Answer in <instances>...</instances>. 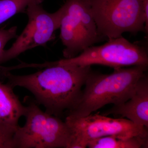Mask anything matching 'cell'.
<instances>
[{
	"instance_id": "obj_1",
	"label": "cell",
	"mask_w": 148,
	"mask_h": 148,
	"mask_svg": "<svg viewBox=\"0 0 148 148\" xmlns=\"http://www.w3.org/2000/svg\"><path fill=\"white\" fill-rule=\"evenodd\" d=\"M29 67L45 69L23 75L0 69V81L6 80L13 88L27 89L34 96L36 103L45 108L46 112L59 117L77 106L82 88L92 71L91 66L58 65L54 62L29 64Z\"/></svg>"
},
{
	"instance_id": "obj_2",
	"label": "cell",
	"mask_w": 148,
	"mask_h": 148,
	"mask_svg": "<svg viewBox=\"0 0 148 148\" xmlns=\"http://www.w3.org/2000/svg\"><path fill=\"white\" fill-rule=\"evenodd\" d=\"M114 69V71L110 74L91 71L86 80L79 103L67 115L85 116L106 105L124 103L132 95L138 81L146 74L148 66Z\"/></svg>"
},
{
	"instance_id": "obj_3",
	"label": "cell",
	"mask_w": 148,
	"mask_h": 148,
	"mask_svg": "<svg viewBox=\"0 0 148 148\" xmlns=\"http://www.w3.org/2000/svg\"><path fill=\"white\" fill-rule=\"evenodd\" d=\"M26 108L25 124L14 133L15 148H69L71 134L65 121L43 112L34 102Z\"/></svg>"
},
{
	"instance_id": "obj_4",
	"label": "cell",
	"mask_w": 148,
	"mask_h": 148,
	"mask_svg": "<svg viewBox=\"0 0 148 148\" xmlns=\"http://www.w3.org/2000/svg\"><path fill=\"white\" fill-rule=\"evenodd\" d=\"M60 8V37L65 58L75 57L104 38L98 32L89 0H66Z\"/></svg>"
},
{
	"instance_id": "obj_5",
	"label": "cell",
	"mask_w": 148,
	"mask_h": 148,
	"mask_svg": "<svg viewBox=\"0 0 148 148\" xmlns=\"http://www.w3.org/2000/svg\"><path fill=\"white\" fill-rule=\"evenodd\" d=\"M143 0H89L98 32L108 40L145 32Z\"/></svg>"
},
{
	"instance_id": "obj_6",
	"label": "cell",
	"mask_w": 148,
	"mask_h": 148,
	"mask_svg": "<svg viewBox=\"0 0 148 148\" xmlns=\"http://www.w3.org/2000/svg\"><path fill=\"white\" fill-rule=\"evenodd\" d=\"M58 65L80 66L100 65L116 68L148 66L147 49L121 36L108 40L103 45L92 46L75 57L54 61Z\"/></svg>"
},
{
	"instance_id": "obj_7",
	"label": "cell",
	"mask_w": 148,
	"mask_h": 148,
	"mask_svg": "<svg viewBox=\"0 0 148 148\" xmlns=\"http://www.w3.org/2000/svg\"><path fill=\"white\" fill-rule=\"evenodd\" d=\"M71 132L69 148H85L90 140L110 135L148 137V128L127 119L112 118L99 114L84 117L67 114L65 121Z\"/></svg>"
},
{
	"instance_id": "obj_8",
	"label": "cell",
	"mask_w": 148,
	"mask_h": 148,
	"mask_svg": "<svg viewBox=\"0 0 148 148\" xmlns=\"http://www.w3.org/2000/svg\"><path fill=\"white\" fill-rule=\"evenodd\" d=\"M25 13L29 18L27 26L12 46L4 50L1 64L16 58L26 51L44 46L53 38L54 32L60 28V8L53 13H49L41 4L33 3L27 7Z\"/></svg>"
},
{
	"instance_id": "obj_9",
	"label": "cell",
	"mask_w": 148,
	"mask_h": 148,
	"mask_svg": "<svg viewBox=\"0 0 148 148\" xmlns=\"http://www.w3.org/2000/svg\"><path fill=\"white\" fill-rule=\"evenodd\" d=\"M120 115L135 124L148 128V77L147 74L138 81L130 98L124 103L114 105L102 114Z\"/></svg>"
},
{
	"instance_id": "obj_10",
	"label": "cell",
	"mask_w": 148,
	"mask_h": 148,
	"mask_svg": "<svg viewBox=\"0 0 148 148\" xmlns=\"http://www.w3.org/2000/svg\"><path fill=\"white\" fill-rule=\"evenodd\" d=\"M13 88L0 81V124L15 132L18 121L24 116L27 108L13 92Z\"/></svg>"
},
{
	"instance_id": "obj_11",
	"label": "cell",
	"mask_w": 148,
	"mask_h": 148,
	"mask_svg": "<svg viewBox=\"0 0 148 148\" xmlns=\"http://www.w3.org/2000/svg\"><path fill=\"white\" fill-rule=\"evenodd\" d=\"M148 137L135 136L124 137L110 135L93 139L88 143L89 148H146Z\"/></svg>"
},
{
	"instance_id": "obj_12",
	"label": "cell",
	"mask_w": 148,
	"mask_h": 148,
	"mask_svg": "<svg viewBox=\"0 0 148 148\" xmlns=\"http://www.w3.org/2000/svg\"><path fill=\"white\" fill-rule=\"evenodd\" d=\"M17 27L16 26L11 27L8 29L0 28V64L4 48L8 42L17 36Z\"/></svg>"
},
{
	"instance_id": "obj_13",
	"label": "cell",
	"mask_w": 148,
	"mask_h": 148,
	"mask_svg": "<svg viewBox=\"0 0 148 148\" xmlns=\"http://www.w3.org/2000/svg\"><path fill=\"white\" fill-rule=\"evenodd\" d=\"M14 133V131L0 124V148H15Z\"/></svg>"
},
{
	"instance_id": "obj_14",
	"label": "cell",
	"mask_w": 148,
	"mask_h": 148,
	"mask_svg": "<svg viewBox=\"0 0 148 148\" xmlns=\"http://www.w3.org/2000/svg\"><path fill=\"white\" fill-rule=\"evenodd\" d=\"M143 12L145 21V32L146 34L148 32V0H143Z\"/></svg>"
}]
</instances>
